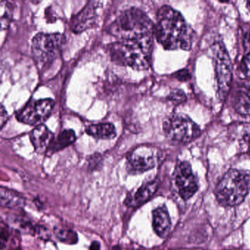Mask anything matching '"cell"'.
Masks as SVG:
<instances>
[{"mask_svg":"<svg viewBox=\"0 0 250 250\" xmlns=\"http://www.w3.org/2000/svg\"><path fill=\"white\" fill-rule=\"evenodd\" d=\"M10 222L14 228L23 233L33 234L37 232L38 227H35L30 221L27 220L24 218H12Z\"/></svg>","mask_w":250,"mask_h":250,"instance_id":"19","label":"cell"},{"mask_svg":"<svg viewBox=\"0 0 250 250\" xmlns=\"http://www.w3.org/2000/svg\"><path fill=\"white\" fill-rule=\"evenodd\" d=\"M241 69L245 77L250 78V52L247 53L241 61Z\"/></svg>","mask_w":250,"mask_h":250,"instance_id":"23","label":"cell"},{"mask_svg":"<svg viewBox=\"0 0 250 250\" xmlns=\"http://www.w3.org/2000/svg\"><path fill=\"white\" fill-rule=\"evenodd\" d=\"M65 42L61 33H43L36 35L32 42V54L34 61L41 66H46L59 55Z\"/></svg>","mask_w":250,"mask_h":250,"instance_id":"5","label":"cell"},{"mask_svg":"<svg viewBox=\"0 0 250 250\" xmlns=\"http://www.w3.org/2000/svg\"><path fill=\"white\" fill-rule=\"evenodd\" d=\"M247 8H248L249 11H250V2H247Z\"/></svg>","mask_w":250,"mask_h":250,"instance_id":"30","label":"cell"},{"mask_svg":"<svg viewBox=\"0 0 250 250\" xmlns=\"http://www.w3.org/2000/svg\"><path fill=\"white\" fill-rule=\"evenodd\" d=\"M101 163H102V157L101 155H93L92 157L90 158L89 161V168L90 169L95 170L98 167H100Z\"/></svg>","mask_w":250,"mask_h":250,"instance_id":"24","label":"cell"},{"mask_svg":"<svg viewBox=\"0 0 250 250\" xmlns=\"http://www.w3.org/2000/svg\"><path fill=\"white\" fill-rule=\"evenodd\" d=\"M54 139L53 133L43 124L36 126L30 134V140L39 153H46Z\"/></svg>","mask_w":250,"mask_h":250,"instance_id":"12","label":"cell"},{"mask_svg":"<svg viewBox=\"0 0 250 250\" xmlns=\"http://www.w3.org/2000/svg\"><path fill=\"white\" fill-rule=\"evenodd\" d=\"M76 134L73 130L66 129L62 131L57 138L54 139L50 147L46 152V155L50 156L68 146H71L76 140Z\"/></svg>","mask_w":250,"mask_h":250,"instance_id":"18","label":"cell"},{"mask_svg":"<svg viewBox=\"0 0 250 250\" xmlns=\"http://www.w3.org/2000/svg\"><path fill=\"white\" fill-rule=\"evenodd\" d=\"M233 107L241 116L250 117V86L241 84L235 90Z\"/></svg>","mask_w":250,"mask_h":250,"instance_id":"15","label":"cell"},{"mask_svg":"<svg viewBox=\"0 0 250 250\" xmlns=\"http://www.w3.org/2000/svg\"><path fill=\"white\" fill-rule=\"evenodd\" d=\"M26 200L20 193L2 187L0 188V205L8 208H19L25 206Z\"/></svg>","mask_w":250,"mask_h":250,"instance_id":"16","label":"cell"},{"mask_svg":"<svg viewBox=\"0 0 250 250\" xmlns=\"http://www.w3.org/2000/svg\"><path fill=\"white\" fill-rule=\"evenodd\" d=\"M1 25L2 29L6 28L11 20V5L8 2H1Z\"/></svg>","mask_w":250,"mask_h":250,"instance_id":"21","label":"cell"},{"mask_svg":"<svg viewBox=\"0 0 250 250\" xmlns=\"http://www.w3.org/2000/svg\"><path fill=\"white\" fill-rule=\"evenodd\" d=\"M250 190V171L230 169L223 175L215 188L219 204L227 207L241 204Z\"/></svg>","mask_w":250,"mask_h":250,"instance_id":"4","label":"cell"},{"mask_svg":"<svg viewBox=\"0 0 250 250\" xmlns=\"http://www.w3.org/2000/svg\"><path fill=\"white\" fill-rule=\"evenodd\" d=\"M175 77L180 81H187L189 80L191 75L187 70H181L175 74Z\"/></svg>","mask_w":250,"mask_h":250,"instance_id":"25","label":"cell"},{"mask_svg":"<svg viewBox=\"0 0 250 250\" xmlns=\"http://www.w3.org/2000/svg\"><path fill=\"white\" fill-rule=\"evenodd\" d=\"M101 244L99 241H93L90 245V250H100Z\"/></svg>","mask_w":250,"mask_h":250,"instance_id":"28","label":"cell"},{"mask_svg":"<svg viewBox=\"0 0 250 250\" xmlns=\"http://www.w3.org/2000/svg\"><path fill=\"white\" fill-rule=\"evenodd\" d=\"M99 2H89L70 21V27L75 33H80L94 25L97 19Z\"/></svg>","mask_w":250,"mask_h":250,"instance_id":"11","label":"cell"},{"mask_svg":"<svg viewBox=\"0 0 250 250\" xmlns=\"http://www.w3.org/2000/svg\"><path fill=\"white\" fill-rule=\"evenodd\" d=\"M0 117H1V121H0V123H1V128L3 127L4 124L6 122L7 120L8 119V113H7L6 111L4 109L3 106H1V110H0Z\"/></svg>","mask_w":250,"mask_h":250,"instance_id":"26","label":"cell"},{"mask_svg":"<svg viewBox=\"0 0 250 250\" xmlns=\"http://www.w3.org/2000/svg\"><path fill=\"white\" fill-rule=\"evenodd\" d=\"M155 36L158 42L167 50H189L194 33L178 11L164 5L157 14Z\"/></svg>","mask_w":250,"mask_h":250,"instance_id":"1","label":"cell"},{"mask_svg":"<svg viewBox=\"0 0 250 250\" xmlns=\"http://www.w3.org/2000/svg\"><path fill=\"white\" fill-rule=\"evenodd\" d=\"M168 99L175 104H181L187 101V96L183 90H174L171 92Z\"/></svg>","mask_w":250,"mask_h":250,"instance_id":"22","label":"cell"},{"mask_svg":"<svg viewBox=\"0 0 250 250\" xmlns=\"http://www.w3.org/2000/svg\"><path fill=\"white\" fill-rule=\"evenodd\" d=\"M215 62L218 96L220 100H225L230 89L232 82V63L223 43L216 42L212 47Z\"/></svg>","mask_w":250,"mask_h":250,"instance_id":"7","label":"cell"},{"mask_svg":"<svg viewBox=\"0 0 250 250\" xmlns=\"http://www.w3.org/2000/svg\"><path fill=\"white\" fill-rule=\"evenodd\" d=\"M86 133L98 140H112L116 137L115 125L110 123L92 124L86 128Z\"/></svg>","mask_w":250,"mask_h":250,"instance_id":"17","label":"cell"},{"mask_svg":"<svg viewBox=\"0 0 250 250\" xmlns=\"http://www.w3.org/2000/svg\"><path fill=\"white\" fill-rule=\"evenodd\" d=\"M111 250H121V247H120V246H115V247H112V249H111Z\"/></svg>","mask_w":250,"mask_h":250,"instance_id":"29","label":"cell"},{"mask_svg":"<svg viewBox=\"0 0 250 250\" xmlns=\"http://www.w3.org/2000/svg\"><path fill=\"white\" fill-rule=\"evenodd\" d=\"M157 180L146 183L140 187L136 192L126 200V204L130 207H138L150 200L159 188Z\"/></svg>","mask_w":250,"mask_h":250,"instance_id":"13","label":"cell"},{"mask_svg":"<svg viewBox=\"0 0 250 250\" xmlns=\"http://www.w3.org/2000/svg\"><path fill=\"white\" fill-rule=\"evenodd\" d=\"M153 228L158 236L166 238L170 231L171 219L165 206L156 208L153 211Z\"/></svg>","mask_w":250,"mask_h":250,"instance_id":"14","label":"cell"},{"mask_svg":"<svg viewBox=\"0 0 250 250\" xmlns=\"http://www.w3.org/2000/svg\"><path fill=\"white\" fill-rule=\"evenodd\" d=\"M7 240H8V231L3 227H2V229H1V243H2V245H3L4 242H6Z\"/></svg>","mask_w":250,"mask_h":250,"instance_id":"27","label":"cell"},{"mask_svg":"<svg viewBox=\"0 0 250 250\" xmlns=\"http://www.w3.org/2000/svg\"><path fill=\"white\" fill-rule=\"evenodd\" d=\"M174 179L178 193L184 200L191 198L198 190V181L194 175L191 165L187 162L178 164L174 172Z\"/></svg>","mask_w":250,"mask_h":250,"instance_id":"10","label":"cell"},{"mask_svg":"<svg viewBox=\"0 0 250 250\" xmlns=\"http://www.w3.org/2000/svg\"><path fill=\"white\" fill-rule=\"evenodd\" d=\"M118 40L153 39L155 26L141 10L131 8L123 11L108 28Z\"/></svg>","mask_w":250,"mask_h":250,"instance_id":"2","label":"cell"},{"mask_svg":"<svg viewBox=\"0 0 250 250\" xmlns=\"http://www.w3.org/2000/svg\"><path fill=\"white\" fill-rule=\"evenodd\" d=\"M55 234L60 241L67 244H74L77 242V234L71 229L55 228Z\"/></svg>","mask_w":250,"mask_h":250,"instance_id":"20","label":"cell"},{"mask_svg":"<svg viewBox=\"0 0 250 250\" xmlns=\"http://www.w3.org/2000/svg\"><path fill=\"white\" fill-rule=\"evenodd\" d=\"M153 45V39L118 40L110 45L109 53L118 65L145 70L150 66Z\"/></svg>","mask_w":250,"mask_h":250,"instance_id":"3","label":"cell"},{"mask_svg":"<svg viewBox=\"0 0 250 250\" xmlns=\"http://www.w3.org/2000/svg\"><path fill=\"white\" fill-rule=\"evenodd\" d=\"M55 106V102L51 99L31 100L23 109L19 111L17 120L30 125H42L50 116Z\"/></svg>","mask_w":250,"mask_h":250,"instance_id":"9","label":"cell"},{"mask_svg":"<svg viewBox=\"0 0 250 250\" xmlns=\"http://www.w3.org/2000/svg\"><path fill=\"white\" fill-rule=\"evenodd\" d=\"M165 135L171 141L186 144L197 139L200 128L192 120L182 114H173L163 124Z\"/></svg>","mask_w":250,"mask_h":250,"instance_id":"6","label":"cell"},{"mask_svg":"<svg viewBox=\"0 0 250 250\" xmlns=\"http://www.w3.org/2000/svg\"><path fill=\"white\" fill-rule=\"evenodd\" d=\"M159 160V152L153 146H138L128 154L127 170L129 173H143L153 169Z\"/></svg>","mask_w":250,"mask_h":250,"instance_id":"8","label":"cell"}]
</instances>
